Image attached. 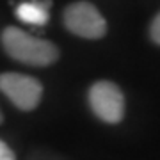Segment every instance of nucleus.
<instances>
[{
    "instance_id": "obj_1",
    "label": "nucleus",
    "mask_w": 160,
    "mask_h": 160,
    "mask_svg": "<svg viewBox=\"0 0 160 160\" xmlns=\"http://www.w3.org/2000/svg\"><path fill=\"white\" fill-rule=\"evenodd\" d=\"M0 41L7 55L22 64L43 68L59 59V48L52 41L36 38L18 27H6Z\"/></svg>"
},
{
    "instance_id": "obj_2",
    "label": "nucleus",
    "mask_w": 160,
    "mask_h": 160,
    "mask_svg": "<svg viewBox=\"0 0 160 160\" xmlns=\"http://www.w3.org/2000/svg\"><path fill=\"white\" fill-rule=\"evenodd\" d=\"M89 109L100 121L119 125L126 114V100L121 87L110 80H98L87 91Z\"/></svg>"
},
{
    "instance_id": "obj_3",
    "label": "nucleus",
    "mask_w": 160,
    "mask_h": 160,
    "mask_svg": "<svg viewBox=\"0 0 160 160\" xmlns=\"http://www.w3.org/2000/svg\"><path fill=\"white\" fill-rule=\"evenodd\" d=\"M64 25L71 34L84 39H102L107 34V22L94 4L78 0L69 4L62 14Z\"/></svg>"
},
{
    "instance_id": "obj_4",
    "label": "nucleus",
    "mask_w": 160,
    "mask_h": 160,
    "mask_svg": "<svg viewBox=\"0 0 160 160\" xmlns=\"http://www.w3.org/2000/svg\"><path fill=\"white\" fill-rule=\"evenodd\" d=\"M0 92L16 109L30 112L38 109V105L41 103L43 86L39 80L30 75L6 71V73H0Z\"/></svg>"
},
{
    "instance_id": "obj_5",
    "label": "nucleus",
    "mask_w": 160,
    "mask_h": 160,
    "mask_svg": "<svg viewBox=\"0 0 160 160\" xmlns=\"http://www.w3.org/2000/svg\"><path fill=\"white\" fill-rule=\"evenodd\" d=\"M48 7H50V4H43V0L22 2V4L16 7V18L23 23L41 27V25H46L48 20H50Z\"/></svg>"
},
{
    "instance_id": "obj_6",
    "label": "nucleus",
    "mask_w": 160,
    "mask_h": 160,
    "mask_svg": "<svg viewBox=\"0 0 160 160\" xmlns=\"http://www.w3.org/2000/svg\"><path fill=\"white\" fill-rule=\"evenodd\" d=\"M149 36H151L153 43L160 45V12H158V14H155L153 22H151V27H149Z\"/></svg>"
},
{
    "instance_id": "obj_7",
    "label": "nucleus",
    "mask_w": 160,
    "mask_h": 160,
    "mask_svg": "<svg viewBox=\"0 0 160 160\" xmlns=\"http://www.w3.org/2000/svg\"><path fill=\"white\" fill-rule=\"evenodd\" d=\"M0 160H16V155L11 149V146L0 139Z\"/></svg>"
},
{
    "instance_id": "obj_8",
    "label": "nucleus",
    "mask_w": 160,
    "mask_h": 160,
    "mask_svg": "<svg viewBox=\"0 0 160 160\" xmlns=\"http://www.w3.org/2000/svg\"><path fill=\"white\" fill-rule=\"evenodd\" d=\"M2 121H4V116H2V112H0V125H2Z\"/></svg>"
}]
</instances>
